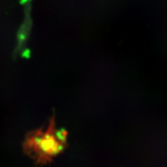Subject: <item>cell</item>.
I'll return each instance as SVG.
<instances>
[{
  "label": "cell",
  "instance_id": "obj_1",
  "mask_svg": "<svg viewBox=\"0 0 167 167\" xmlns=\"http://www.w3.org/2000/svg\"><path fill=\"white\" fill-rule=\"evenodd\" d=\"M68 133L56 129L52 116L46 128L35 129L27 134L23 142V150L38 165L50 163L65 150Z\"/></svg>",
  "mask_w": 167,
  "mask_h": 167
}]
</instances>
